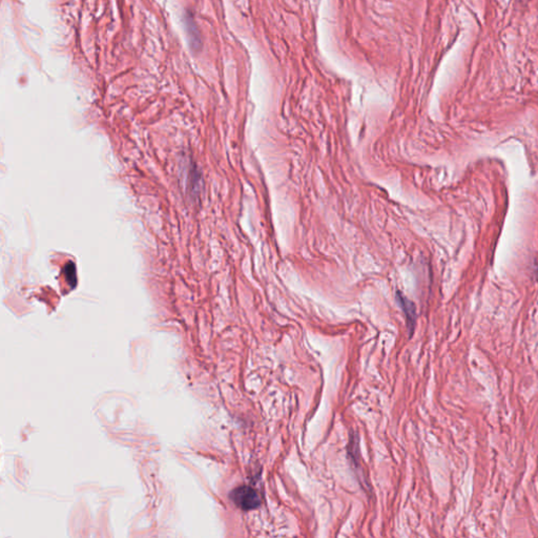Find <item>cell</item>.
Here are the masks:
<instances>
[{"mask_svg":"<svg viewBox=\"0 0 538 538\" xmlns=\"http://www.w3.org/2000/svg\"><path fill=\"white\" fill-rule=\"evenodd\" d=\"M230 498L243 511H250L259 508L262 504L260 494L254 488L249 486L237 487L230 493Z\"/></svg>","mask_w":538,"mask_h":538,"instance_id":"1","label":"cell"},{"mask_svg":"<svg viewBox=\"0 0 538 538\" xmlns=\"http://www.w3.org/2000/svg\"><path fill=\"white\" fill-rule=\"evenodd\" d=\"M397 300H398V303L400 304V306H402V308H403V310L405 312V316L407 318L409 329L413 330V327L415 325V319H416L415 307H414L413 303L410 302L409 300L407 297H405L402 293H397Z\"/></svg>","mask_w":538,"mask_h":538,"instance_id":"2","label":"cell"}]
</instances>
